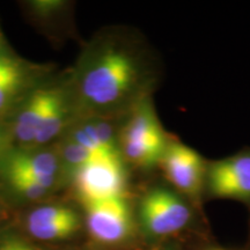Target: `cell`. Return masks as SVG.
<instances>
[{
  "mask_svg": "<svg viewBox=\"0 0 250 250\" xmlns=\"http://www.w3.org/2000/svg\"><path fill=\"white\" fill-rule=\"evenodd\" d=\"M20 83H6L0 86V109H1L8 100L14 95L15 90L19 88Z\"/></svg>",
  "mask_w": 250,
  "mask_h": 250,
  "instance_id": "cell-16",
  "label": "cell"
},
{
  "mask_svg": "<svg viewBox=\"0 0 250 250\" xmlns=\"http://www.w3.org/2000/svg\"><path fill=\"white\" fill-rule=\"evenodd\" d=\"M78 218V214L66 206L49 205L36 208L28 217V226L29 225H44L59 223V221L70 220Z\"/></svg>",
  "mask_w": 250,
  "mask_h": 250,
  "instance_id": "cell-12",
  "label": "cell"
},
{
  "mask_svg": "<svg viewBox=\"0 0 250 250\" xmlns=\"http://www.w3.org/2000/svg\"><path fill=\"white\" fill-rule=\"evenodd\" d=\"M205 191L214 198L250 203V151L208 162Z\"/></svg>",
  "mask_w": 250,
  "mask_h": 250,
  "instance_id": "cell-6",
  "label": "cell"
},
{
  "mask_svg": "<svg viewBox=\"0 0 250 250\" xmlns=\"http://www.w3.org/2000/svg\"><path fill=\"white\" fill-rule=\"evenodd\" d=\"M79 217L70 220L59 221V223L44 224V225H29L28 230L36 239L42 241H56L64 240L73 235L79 229Z\"/></svg>",
  "mask_w": 250,
  "mask_h": 250,
  "instance_id": "cell-11",
  "label": "cell"
},
{
  "mask_svg": "<svg viewBox=\"0 0 250 250\" xmlns=\"http://www.w3.org/2000/svg\"><path fill=\"white\" fill-rule=\"evenodd\" d=\"M64 156L66 159L67 162H70L71 165H73L74 167L80 168L83 166H85L89 162H93L95 160H101V156L96 155L95 153L88 151V149L83 147L77 143H71L70 145H67L64 149ZM105 160H110V159H105Z\"/></svg>",
  "mask_w": 250,
  "mask_h": 250,
  "instance_id": "cell-14",
  "label": "cell"
},
{
  "mask_svg": "<svg viewBox=\"0 0 250 250\" xmlns=\"http://www.w3.org/2000/svg\"><path fill=\"white\" fill-rule=\"evenodd\" d=\"M8 181L15 191L26 197V198H40L48 191V189L40 186L39 183L34 182V181L27 179V177L19 176V175L8 174Z\"/></svg>",
  "mask_w": 250,
  "mask_h": 250,
  "instance_id": "cell-13",
  "label": "cell"
},
{
  "mask_svg": "<svg viewBox=\"0 0 250 250\" xmlns=\"http://www.w3.org/2000/svg\"><path fill=\"white\" fill-rule=\"evenodd\" d=\"M139 214L146 232L156 237L174 235L191 220L189 203L171 188L149 190L140 202Z\"/></svg>",
  "mask_w": 250,
  "mask_h": 250,
  "instance_id": "cell-3",
  "label": "cell"
},
{
  "mask_svg": "<svg viewBox=\"0 0 250 250\" xmlns=\"http://www.w3.org/2000/svg\"><path fill=\"white\" fill-rule=\"evenodd\" d=\"M90 236L103 245H116L130 235L132 214L125 196L83 203Z\"/></svg>",
  "mask_w": 250,
  "mask_h": 250,
  "instance_id": "cell-5",
  "label": "cell"
},
{
  "mask_svg": "<svg viewBox=\"0 0 250 250\" xmlns=\"http://www.w3.org/2000/svg\"><path fill=\"white\" fill-rule=\"evenodd\" d=\"M0 250H35L29 245L19 240H7L0 245Z\"/></svg>",
  "mask_w": 250,
  "mask_h": 250,
  "instance_id": "cell-17",
  "label": "cell"
},
{
  "mask_svg": "<svg viewBox=\"0 0 250 250\" xmlns=\"http://www.w3.org/2000/svg\"><path fill=\"white\" fill-rule=\"evenodd\" d=\"M206 250H226V249L220 248V247H212V248H208V249H206Z\"/></svg>",
  "mask_w": 250,
  "mask_h": 250,
  "instance_id": "cell-19",
  "label": "cell"
},
{
  "mask_svg": "<svg viewBox=\"0 0 250 250\" xmlns=\"http://www.w3.org/2000/svg\"><path fill=\"white\" fill-rule=\"evenodd\" d=\"M156 250H181V249H180V246L177 245L176 242H173V243H168V245L161 247V248Z\"/></svg>",
  "mask_w": 250,
  "mask_h": 250,
  "instance_id": "cell-18",
  "label": "cell"
},
{
  "mask_svg": "<svg viewBox=\"0 0 250 250\" xmlns=\"http://www.w3.org/2000/svg\"><path fill=\"white\" fill-rule=\"evenodd\" d=\"M57 89H40L30 96L15 122L14 132L23 143L35 142L36 134Z\"/></svg>",
  "mask_w": 250,
  "mask_h": 250,
  "instance_id": "cell-9",
  "label": "cell"
},
{
  "mask_svg": "<svg viewBox=\"0 0 250 250\" xmlns=\"http://www.w3.org/2000/svg\"><path fill=\"white\" fill-rule=\"evenodd\" d=\"M171 189L187 201L198 202L205 191L208 162L196 149L170 140L160 164Z\"/></svg>",
  "mask_w": 250,
  "mask_h": 250,
  "instance_id": "cell-4",
  "label": "cell"
},
{
  "mask_svg": "<svg viewBox=\"0 0 250 250\" xmlns=\"http://www.w3.org/2000/svg\"><path fill=\"white\" fill-rule=\"evenodd\" d=\"M58 169V161L51 153L40 154H17L7 162L6 171L12 175L27 177L45 189L55 183V175Z\"/></svg>",
  "mask_w": 250,
  "mask_h": 250,
  "instance_id": "cell-8",
  "label": "cell"
},
{
  "mask_svg": "<svg viewBox=\"0 0 250 250\" xmlns=\"http://www.w3.org/2000/svg\"><path fill=\"white\" fill-rule=\"evenodd\" d=\"M142 81L139 62L130 50L107 45L96 56L81 83L83 98L92 107L110 109L130 99Z\"/></svg>",
  "mask_w": 250,
  "mask_h": 250,
  "instance_id": "cell-1",
  "label": "cell"
},
{
  "mask_svg": "<svg viewBox=\"0 0 250 250\" xmlns=\"http://www.w3.org/2000/svg\"><path fill=\"white\" fill-rule=\"evenodd\" d=\"M126 176L122 160H95L77 168L74 188L81 202L125 196Z\"/></svg>",
  "mask_w": 250,
  "mask_h": 250,
  "instance_id": "cell-7",
  "label": "cell"
},
{
  "mask_svg": "<svg viewBox=\"0 0 250 250\" xmlns=\"http://www.w3.org/2000/svg\"><path fill=\"white\" fill-rule=\"evenodd\" d=\"M66 115V104L64 96L57 89L54 100L50 103L46 114L43 117L42 123L36 134V144H45L55 138L64 125V118Z\"/></svg>",
  "mask_w": 250,
  "mask_h": 250,
  "instance_id": "cell-10",
  "label": "cell"
},
{
  "mask_svg": "<svg viewBox=\"0 0 250 250\" xmlns=\"http://www.w3.org/2000/svg\"><path fill=\"white\" fill-rule=\"evenodd\" d=\"M22 80V68L14 59L0 57V86L6 83H20Z\"/></svg>",
  "mask_w": 250,
  "mask_h": 250,
  "instance_id": "cell-15",
  "label": "cell"
},
{
  "mask_svg": "<svg viewBox=\"0 0 250 250\" xmlns=\"http://www.w3.org/2000/svg\"><path fill=\"white\" fill-rule=\"evenodd\" d=\"M169 142L152 104L144 100L122 130L121 154L139 167H152L160 164Z\"/></svg>",
  "mask_w": 250,
  "mask_h": 250,
  "instance_id": "cell-2",
  "label": "cell"
}]
</instances>
